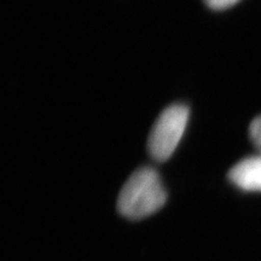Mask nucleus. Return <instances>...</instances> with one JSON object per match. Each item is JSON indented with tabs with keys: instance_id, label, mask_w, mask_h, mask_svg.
<instances>
[{
	"instance_id": "obj_1",
	"label": "nucleus",
	"mask_w": 261,
	"mask_h": 261,
	"mask_svg": "<svg viewBox=\"0 0 261 261\" xmlns=\"http://www.w3.org/2000/svg\"><path fill=\"white\" fill-rule=\"evenodd\" d=\"M167 200L159 173L144 167L136 171L125 182L117 198L119 212L129 219H143L158 212Z\"/></svg>"
},
{
	"instance_id": "obj_2",
	"label": "nucleus",
	"mask_w": 261,
	"mask_h": 261,
	"mask_svg": "<svg viewBox=\"0 0 261 261\" xmlns=\"http://www.w3.org/2000/svg\"><path fill=\"white\" fill-rule=\"evenodd\" d=\"M189 115V108L182 104L163 110L149 136L148 148L152 159L163 162L171 158L184 136Z\"/></svg>"
},
{
	"instance_id": "obj_3",
	"label": "nucleus",
	"mask_w": 261,
	"mask_h": 261,
	"mask_svg": "<svg viewBox=\"0 0 261 261\" xmlns=\"http://www.w3.org/2000/svg\"><path fill=\"white\" fill-rule=\"evenodd\" d=\"M228 179L244 191H261V155L241 160L228 172Z\"/></svg>"
},
{
	"instance_id": "obj_4",
	"label": "nucleus",
	"mask_w": 261,
	"mask_h": 261,
	"mask_svg": "<svg viewBox=\"0 0 261 261\" xmlns=\"http://www.w3.org/2000/svg\"><path fill=\"white\" fill-rule=\"evenodd\" d=\"M249 137L257 152L261 155V115L255 117L250 123Z\"/></svg>"
},
{
	"instance_id": "obj_5",
	"label": "nucleus",
	"mask_w": 261,
	"mask_h": 261,
	"mask_svg": "<svg viewBox=\"0 0 261 261\" xmlns=\"http://www.w3.org/2000/svg\"><path fill=\"white\" fill-rule=\"evenodd\" d=\"M205 4L213 10H224L230 8L240 2V0H204Z\"/></svg>"
}]
</instances>
